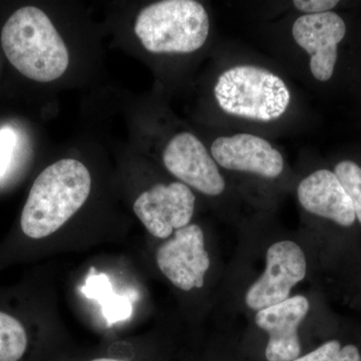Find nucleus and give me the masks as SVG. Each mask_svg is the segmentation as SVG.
Returning <instances> with one entry per match:
<instances>
[{"label": "nucleus", "mask_w": 361, "mask_h": 361, "mask_svg": "<svg viewBox=\"0 0 361 361\" xmlns=\"http://www.w3.org/2000/svg\"><path fill=\"white\" fill-rule=\"evenodd\" d=\"M214 97L227 115L257 123H272L287 113L291 92L274 71L255 65L233 66L214 85Z\"/></svg>", "instance_id": "7ed1b4c3"}, {"label": "nucleus", "mask_w": 361, "mask_h": 361, "mask_svg": "<svg viewBox=\"0 0 361 361\" xmlns=\"http://www.w3.org/2000/svg\"><path fill=\"white\" fill-rule=\"evenodd\" d=\"M82 292L87 298L99 301L104 318L110 325L128 319L132 315V304L129 299L114 292L109 277L104 273L90 275Z\"/></svg>", "instance_id": "ddd939ff"}, {"label": "nucleus", "mask_w": 361, "mask_h": 361, "mask_svg": "<svg viewBox=\"0 0 361 361\" xmlns=\"http://www.w3.org/2000/svg\"><path fill=\"white\" fill-rule=\"evenodd\" d=\"M293 361H361V357L355 345L348 344L341 348V342L330 341Z\"/></svg>", "instance_id": "dca6fc26"}, {"label": "nucleus", "mask_w": 361, "mask_h": 361, "mask_svg": "<svg viewBox=\"0 0 361 361\" xmlns=\"http://www.w3.org/2000/svg\"><path fill=\"white\" fill-rule=\"evenodd\" d=\"M334 174L353 202L356 219L361 224V167L355 161L344 160L336 164Z\"/></svg>", "instance_id": "2eb2a0df"}, {"label": "nucleus", "mask_w": 361, "mask_h": 361, "mask_svg": "<svg viewBox=\"0 0 361 361\" xmlns=\"http://www.w3.org/2000/svg\"><path fill=\"white\" fill-rule=\"evenodd\" d=\"M297 197L300 205L313 215L334 221L342 227L355 224L353 202L331 171L322 169L304 178L297 188Z\"/></svg>", "instance_id": "f8f14e48"}, {"label": "nucleus", "mask_w": 361, "mask_h": 361, "mask_svg": "<svg viewBox=\"0 0 361 361\" xmlns=\"http://www.w3.org/2000/svg\"><path fill=\"white\" fill-rule=\"evenodd\" d=\"M266 262L265 272L246 293L247 306L253 310H265L287 300L291 289L306 276L302 249L288 240L271 245Z\"/></svg>", "instance_id": "39448f33"}, {"label": "nucleus", "mask_w": 361, "mask_h": 361, "mask_svg": "<svg viewBox=\"0 0 361 361\" xmlns=\"http://www.w3.org/2000/svg\"><path fill=\"white\" fill-rule=\"evenodd\" d=\"M210 154L218 166L233 172L275 179L284 171L281 152L264 137L249 133L217 137Z\"/></svg>", "instance_id": "9d476101"}, {"label": "nucleus", "mask_w": 361, "mask_h": 361, "mask_svg": "<svg viewBox=\"0 0 361 361\" xmlns=\"http://www.w3.org/2000/svg\"><path fill=\"white\" fill-rule=\"evenodd\" d=\"M163 161L171 174L202 194L214 197L225 191L219 166L191 133H180L171 139L164 151Z\"/></svg>", "instance_id": "6e6552de"}, {"label": "nucleus", "mask_w": 361, "mask_h": 361, "mask_svg": "<svg viewBox=\"0 0 361 361\" xmlns=\"http://www.w3.org/2000/svg\"><path fill=\"white\" fill-rule=\"evenodd\" d=\"M92 361H123V360H113V358H97V360H94Z\"/></svg>", "instance_id": "6ab92c4d"}, {"label": "nucleus", "mask_w": 361, "mask_h": 361, "mask_svg": "<svg viewBox=\"0 0 361 361\" xmlns=\"http://www.w3.org/2000/svg\"><path fill=\"white\" fill-rule=\"evenodd\" d=\"M195 195L180 182L157 184L140 195L134 211L146 229L157 238H169L186 227L193 217Z\"/></svg>", "instance_id": "1a4fd4ad"}, {"label": "nucleus", "mask_w": 361, "mask_h": 361, "mask_svg": "<svg viewBox=\"0 0 361 361\" xmlns=\"http://www.w3.org/2000/svg\"><path fill=\"white\" fill-rule=\"evenodd\" d=\"M345 21L334 11L302 14L292 25V37L310 56L311 75L320 82L334 77L338 45L346 35Z\"/></svg>", "instance_id": "423d86ee"}, {"label": "nucleus", "mask_w": 361, "mask_h": 361, "mask_svg": "<svg viewBox=\"0 0 361 361\" xmlns=\"http://www.w3.org/2000/svg\"><path fill=\"white\" fill-rule=\"evenodd\" d=\"M293 6L303 14H317L332 11L339 4L337 0H294Z\"/></svg>", "instance_id": "a211bd4d"}, {"label": "nucleus", "mask_w": 361, "mask_h": 361, "mask_svg": "<svg viewBox=\"0 0 361 361\" xmlns=\"http://www.w3.org/2000/svg\"><path fill=\"white\" fill-rule=\"evenodd\" d=\"M92 188L89 170L73 159H63L35 179L20 216L26 238L44 239L66 224L82 208Z\"/></svg>", "instance_id": "f257e3e1"}, {"label": "nucleus", "mask_w": 361, "mask_h": 361, "mask_svg": "<svg viewBox=\"0 0 361 361\" xmlns=\"http://www.w3.org/2000/svg\"><path fill=\"white\" fill-rule=\"evenodd\" d=\"M310 311L307 298L298 295L258 311L255 322L269 334L265 350L268 361H293L301 353L298 327Z\"/></svg>", "instance_id": "9b49d317"}, {"label": "nucleus", "mask_w": 361, "mask_h": 361, "mask_svg": "<svg viewBox=\"0 0 361 361\" xmlns=\"http://www.w3.org/2000/svg\"><path fill=\"white\" fill-rule=\"evenodd\" d=\"M135 32L153 54H191L200 49L210 32L205 7L195 0H163L145 7Z\"/></svg>", "instance_id": "20e7f679"}, {"label": "nucleus", "mask_w": 361, "mask_h": 361, "mask_svg": "<svg viewBox=\"0 0 361 361\" xmlns=\"http://www.w3.org/2000/svg\"><path fill=\"white\" fill-rule=\"evenodd\" d=\"M27 348L25 325L18 316L0 308V361H20Z\"/></svg>", "instance_id": "4468645a"}, {"label": "nucleus", "mask_w": 361, "mask_h": 361, "mask_svg": "<svg viewBox=\"0 0 361 361\" xmlns=\"http://www.w3.org/2000/svg\"><path fill=\"white\" fill-rule=\"evenodd\" d=\"M156 258L161 272L177 288L190 291L203 287L210 258L198 225L189 224L177 230L173 238L159 247Z\"/></svg>", "instance_id": "0eeeda50"}, {"label": "nucleus", "mask_w": 361, "mask_h": 361, "mask_svg": "<svg viewBox=\"0 0 361 361\" xmlns=\"http://www.w3.org/2000/svg\"><path fill=\"white\" fill-rule=\"evenodd\" d=\"M1 44L7 59L21 75L51 82L68 70L70 54L47 14L25 6L11 14L2 28Z\"/></svg>", "instance_id": "f03ea898"}, {"label": "nucleus", "mask_w": 361, "mask_h": 361, "mask_svg": "<svg viewBox=\"0 0 361 361\" xmlns=\"http://www.w3.org/2000/svg\"><path fill=\"white\" fill-rule=\"evenodd\" d=\"M16 137L13 130L2 129L0 130V178L6 174L11 158L14 146H16Z\"/></svg>", "instance_id": "f3484780"}]
</instances>
